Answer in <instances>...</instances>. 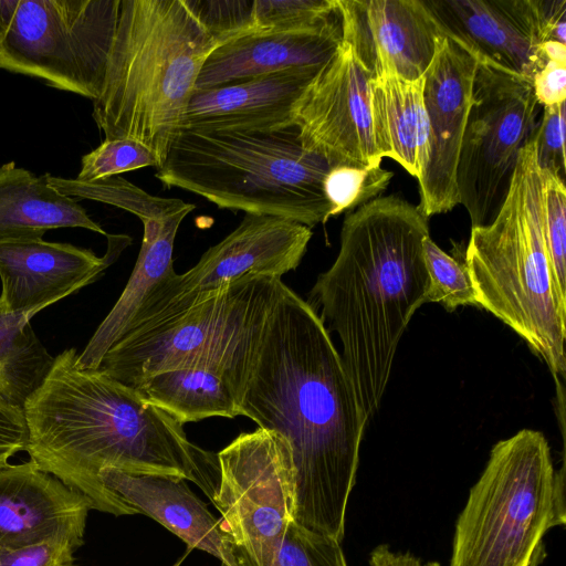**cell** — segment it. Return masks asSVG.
Returning a JSON list of instances; mask_svg holds the SVG:
<instances>
[{
    "label": "cell",
    "instance_id": "obj_39",
    "mask_svg": "<svg viewBox=\"0 0 566 566\" xmlns=\"http://www.w3.org/2000/svg\"><path fill=\"white\" fill-rule=\"evenodd\" d=\"M370 566H422L411 554L394 553L387 545L377 546L370 554Z\"/></svg>",
    "mask_w": 566,
    "mask_h": 566
},
{
    "label": "cell",
    "instance_id": "obj_34",
    "mask_svg": "<svg viewBox=\"0 0 566 566\" xmlns=\"http://www.w3.org/2000/svg\"><path fill=\"white\" fill-rule=\"evenodd\" d=\"M219 44L251 30L253 0H186Z\"/></svg>",
    "mask_w": 566,
    "mask_h": 566
},
{
    "label": "cell",
    "instance_id": "obj_27",
    "mask_svg": "<svg viewBox=\"0 0 566 566\" xmlns=\"http://www.w3.org/2000/svg\"><path fill=\"white\" fill-rule=\"evenodd\" d=\"M48 180L62 195L115 206L136 214L142 222L163 220L190 205L176 198L149 195L119 176L84 182L49 174Z\"/></svg>",
    "mask_w": 566,
    "mask_h": 566
},
{
    "label": "cell",
    "instance_id": "obj_31",
    "mask_svg": "<svg viewBox=\"0 0 566 566\" xmlns=\"http://www.w3.org/2000/svg\"><path fill=\"white\" fill-rule=\"evenodd\" d=\"M146 167H160L158 158L147 146L128 138L104 139L82 157L75 179L91 182Z\"/></svg>",
    "mask_w": 566,
    "mask_h": 566
},
{
    "label": "cell",
    "instance_id": "obj_14",
    "mask_svg": "<svg viewBox=\"0 0 566 566\" xmlns=\"http://www.w3.org/2000/svg\"><path fill=\"white\" fill-rule=\"evenodd\" d=\"M478 65L469 52L441 35L423 75L429 157L418 180V207L428 219L459 205L457 165L472 104Z\"/></svg>",
    "mask_w": 566,
    "mask_h": 566
},
{
    "label": "cell",
    "instance_id": "obj_21",
    "mask_svg": "<svg viewBox=\"0 0 566 566\" xmlns=\"http://www.w3.org/2000/svg\"><path fill=\"white\" fill-rule=\"evenodd\" d=\"M99 478L137 513L154 518L189 547L209 553L222 563L226 537L220 518L210 513L184 479L130 474L116 469H103Z\"/></svg>",
    "mask_w": 566,
    "mask_h": 566
},
{
    "label": "cell",
    "instance_id": "obj_28",
    "mask_svg": "<svg viewBox=\"0 0 566 566\" xmlns=\"http://www.w3.org/2000/svg\"><path fill=\"white\" fill-rule=\"evenodd\" d=\"M394 176L381 165L332 166L324 179L325 197L331 206V218L374 200Z\"/></svg>",
    "mask_w": 566,
    "mask_h": 566
},
{
    "label": "cell",
    "instance_id": "obj_17",
    "mask_svg": "<svg viewBox=\"0 0 566 566\" xmlns=\"http://www.w3.org/2000/svg\"><path fill=\"white\" fill-rule=\"evenodd\" d=\"M342 39L376 77L421 78L441 36L422 0H336Z\"/></svg>",
    "mask_w": 566,
    "mask_h": 566
},
{
    "label": "cell",
    "instance_id": "obj_37",
    "mask_svg": "<svg viewBox=\"0 0 566 566\" xmlns=\"http://www.w3.org/2000/svg\"><path fill=\"white\" fill-rule=\"evenodd\" d=\"M28 429L23 409L0 397V469L9 465V459L25 451Z\"/></svg>",
    "mask_w": 566,
    "mask_h": 566
},
{
    "label": "cell",
    "instance_id": "obj_40",
    "mask_svg": "<svg viewBox=\"0 0 566 566\" xmlns=\"http://www.w3.org/2000/svg\"><path fill=\"white\" fill-rule=\"evenodd\" d=\"M541 49L545 60L566 62V44L556 41H545L542 43Z\"/></svg>",
    "mask_w": 566,
    "mask_h": 566
},
{
    "label": "cell",
    "instance_id": "obj_1",
    "mask_svg": "<svg viewBox=\"0 0 566 566\" xmlns=\"http://www.w3.org/2000/svg\"><path fill=\"white\" fill-rule=\"evenodd\" d=\"M238 407L290 444L294 521L340 543L368 422L327 327L286 284L249 361Z\"/></svg>",
    "mask_w": 566,
    "mask_h": 566
},
{
    "label": "cell",
    "instance_id": "obj_29",
    "mask_svg": "<svg viewBox=\"0 0 566 566\" xmlns=\"http://www.w3.org/2000/svg\"><path fill=\"white\" fill-rule=\"evenodd\" d=\"M423 256L429 277L424 303H441L449 312L459 306H479L465 263L441 250L430 235L423 241Z\"/></svg>",
    "mask_w": 566,
    "mask_h": 566
},
{
    "label": "cell",
    "instance_id": "obj_18",
    "mask_svg": "<svg viewBox=\"0 0 566 566\" xmlns=\"http://www.w3.org/2000/svg\"><path fill=\"white\" fill-rule=\"evenodd\" d=\"M92 504L32 461L0 469V546L64 541L83 545Z\"/></svg>",
    "mask_w": 566,
    "mask_h": 566
},
{
    "label": "cell",
    "instance_id": "obj_24",
    "mask_svg": "<svg viewBox=\"0 0 566 566\" xmlns=\"http://www.w3.org/2000/svg\"><path fill=\"white\" fill-rule=\"evenodd\" d=\"M373 135L381 158L389 157L418 180L429 157L423 76L408 81L394 74L370 80Z\"/></svg>",
    "mask_w": 566,
    "mask_h": 566
},
{
    "label": "cell",
    "instance_id": "obj_33",
    "mask_svg": "<svg viewBox=\"0 0 566 566\" xmlns=\"http://www.w3.org/2000/svg\"><path fill=\"white\" fill-rule=\"evenodd\" d=\"M273 566H347L340 543L292 521Z\"/></svg>",
    "mask_w": 566,
    "mask_h": 566
},
{
    "label": "cell",
    "instance_id": "obj_10",
    "mask_svg": "<svg viewBox=\"0 0 566 566\" xmlns=\"http://www.w3.org/2000/svg\"><path fill=\"white\" fill-rule=\"evenodd\" d=\"M219 481L212 502L221 514L223 566H273L294 521L292 451L279 433L258 428L217 453Z\"/></svg>",
    "mask_w": 566,
    "mask_h": 566
},
{
    "label": "cell",
    "instance_id": "obj_16",
    "mask_svg": "<svg viewBox=\"0 0 566 566\" xmlns=\"http://www.w3.org/2000/svg\"><path fill=\"white\" fill-rule=\"evenodd\" d=\"M107 251L40 239L0 241V310L27 315L96 281L132 242L125 234L107 233Z\"/></svg>",
    "mask_w": 566,
    "mask_h": 566
},
{
    "label": "cell",
    "instance_id": "obj_9",
    "mask_svg": "<svg viewBox=\"0 0 566 566\" xmlns=\"http://www.w3.org/2000/svg\"><path fill=\"white\" fill-rule=\"evenodd\" d=\"M120 0H0V69L95 101Z\"/></svg>",
    "mask_w": 566,
    "mask_h": 566
},
{
    "label": "cell",
    "instance_id": "obj_5",
    "mask_svg": "<svg viewBox=\"0 0 566 566\" xmlns=\"http://www.w3.org/2000/svg\"><path fill=\"white\" fill-rule=\"evenodd\" d=\"M464 263L478 305L510 326L555 376H564L566 300L557 291L544 237L535 136L520 151L496 216L472 228Z\"/></svg>",
    "mask_w": 566,
    "mask_h": 566
},
{
    "label": "cell",
    "instance_id": "obj_7",
    "mask_svg": "<svg viewBox=\"0 0 566 566\" xmlns=\"http://www.w3.org/2000/svg\"><path fill=\"white\" fill-rule=\"evenodd\" d=\"M564 494L542 432L499 441L457 521L449 566H536L544 534L565 524Z\"/></svg>",
    "mask_w": 566,
    "mask_h": 566
},
{
    "label": "cell",
    "instance_id": "obj_6",
    "mask_svg": "<svg viewBox=\"0 0 566 566\" xmlns=\"http://www.w3.org/2000/svg\"><path fill=\"white\" fill-rule=\"evenodd\" d=\"M332 165L306 150L296 127L276 132L181 128L155 177L220 209L313 228L331 218L324 179Z\"/></svg>",
    "mask_w": 566,
    "mask_h": 566
},
{
    "label": "cell",
    "instance_id": "obj_32",
    "mask_svg": "<svg viewBox=\"0 0 566 566\" xmlns=\"http://www.w3.org/2000/svg\"><path fill=\"white\" fill-rule=\"evenodd\" d=\"M335 13L336 0H253L249 32L311 28Z\"/></svg>",
    "mask_w": 566,
    "mask_h": 566
},
{
    "label": "cell",
    "instance_id": "obj_3",
    "mask_svg": "<svg viewBox=\"0 0 566 566\" xmlns=\"http://www.w3.org/2000/svg\"><path fill=\"white\" fill-rule=\"evenodd\" d=\"M427 237L428 218L418 206L377 197L346 214L339 252L311 291L322 321L339 337L367 422L381 402L399 340L424 303Z\"/></svg>",
    "mask_w": 566,
    "mask_h": 566
},
{
    "label": "cell",
    "instance_id": "obj_20",
    "mask_svg": "<svg viewBox=\"0 0 566 566\" xmlns=\"http://www.w3.org/2000/svg\"><path fill=\"white\" fill-rule=\"evenodd\" d=\"M342 43L336 13L311 27L254 31L219 44L206 59L195 90L212 88L291 69H322Z\"/></svg>",
    "mask_w": 566,
    "mask_h": 566
},
{
    "label": "cell",
    "instance_id": "obj_25",
    "mask_svg": "<svg viewBox=\"0 0 566 566\" xmlns=\"http://www.w3.org/2000/svg\"><path fill=\"white\" fill-rule=\"evenodd\" d=\"M136 388L181 424L211 417L240 416V380L222 368L167 370L146 378Z\"/></svg>",
    "mask_w": 566,
    "mask_h": 566
},
{
    "label": "cell",
    "instance_id": "obj_30",
    "mask_svg": "<svg viewBox=\"0 0 566 566\" xmlns=\"http://www.w3.org/2000/svg\"><path fill=\"white\" fill-rule=\"evenodd\" d=\"M541 170V169H539ZM543 229L553 277L566 300V188L562 177L542 171Z\"/></svg>",
    "mask_w": 566,
    "mask_h": 566
},
{
    "label": "cell",
    "instance_id": "obj_26",
    "mask_svg": "<svg viewBox=\"0 0 566 566\" xmlns=\"http://www.w3.org/2000/svg\"><path fill=\"white\" fill-rule=\"evenodd\" d=\"M53 361L27 315L0 310V397L22 408Z\"/></svg>",
    "mask_w": 566,
    "mask_h": 566
},
{
    "label": "cell",
    "instance_id": "obj_23",
    "mask_svg": "<svg viewBox=\"0 0 566 566\" xmlns=\"http://www.w3.org/2000/svg\"><path fill=\"white\" fill-rule=\"evenodd\" d=\"M48 175H35L14 161L0 167V241L40 239L57 228L107 235L74 198L50 185Z\"/></svg>",
    "mask_w": 566,
    "mask_h": 566
},
{
    "label": "cell",
    "instance_id": "obj_36",
    "mask_svg": "<svg viewBox=\"0 0 566 566\" xmlns=\"http://www.w3.org/2000/svg\"><path fill=\"white\" fill-rule=\"evenodd\" d=\"M75 548L64 541H46L38 544L0 546V566H73Z\"/></svg>",
    "mask_w": 566,
    "mask_h": 566
},
{
    "label": "cell",
    "instance_id": "obj_13",
    "mask_svg": "<svg viewBox=\"0 0 566 566\" xmlns=\"http://www.w3.org/2000/svg\"><path fill=\"white\" fill-rule=\"evenodd\" d=\"M371 74L343 39L303 94L295 127L303 147L332 166L381 165L373 135Z\"/></svg>",
    "mask_w": 566,
    "mask_h": 566
},
{
    "label": "cell",
    "instance_id": "obj_22",
    "mask_svg": "<svg viewBox=\"0 0 566 566\" xmlns=\"http://www.w3.org/2000/svg\"><path fill=\"white\" fill-rule=\"evenodd\" d=\"M195 208L190 203L163 220L143 222L144 237L133 272L118 300L78 354L76 361L80 367L98 368L109 348L129 332L150 295L175 273L176 234L182 220Z\"/></svg>",
    "mask_w": 566,
    "mask_h": 566
},
{
    "label": "cell",
    "instance_id": "obj_38",
    "mask_svg": "<svg viewBox=\"0 0 566 566\" xmlns=\"http://www.w3.org/2000/svg\"><path fill=\"white\" fill-rule=\"evenodd\" d=\"M539 106H554L566 99V62L546 60L532 80Z\"/></svg>",
    "mask_w": 566,
    "mask_h": 566
},
{
    "label": "cell",
    "instance_id": "obj_8",
    "mask_svg": "<svg viewBox=\"0 0 566 566\" xmlns=\"http://www.w3.org/2000/svg\"><path fill=\"white\" fill-rule=\"evenodd\" d=\"M283 286L279 277H239L181 313L128 332L104 355L98 368L136 388L163 371L217 367L232 373L241 388Z\"/></svg>",
    "mask_w": 566,
    "mask_h": 566
},
{
    "label": "cell",
    "instance_id": "obj_15",
    "mask_svg": "<svg viewBox=\"0 0 566 566\" xmlns=\"http://www.w3.org/2000/svg\"><path fill=\"white\" fill-rule=\"evenodd\" d=\"M441 35L480 65L533 80L546 62L538 0H422Z\"/></svg>",
    "mask_w": 566,
    "mask_h": 566
},
{
    "label": "cell",
    "instance_id": "obj_35",
    "mask_svg": "<svg viewBox=\"0 0 566 566\" xmlns=\"http://www.w3.org/2000/svg\"><path fill=\"white\" fill-rule=\"evenodd\" d=\"M565 103L544 106L535 134L536 158L542 171L565 176Z\"/></svg>",
    "mask_w": 566,
    "mask_h": 566
},
{
    "label": "cell",
    "instance_id": "obj_41",
    "mask_svg": "<svg viewBox=\"0 0 566 566\" xmlns=\"http://www.w3.org/2000/svg\"><path fill=\"white\" fill-rule=\"evenodd\" d=\"M423 566H440V565L438 563H436V562H429V563H427Z\"/></svg>",
    "mask_w": 566,
    "mask_h": 566
},
{
    "label": "cell",
    "instance_id": "obj_19",
    "mask_svg": "<svg viewBox=\"0 0 566 566\" xmlns=\"http://www.w3.org/2000/svg\"><path fill=\"white\" fill-rule=\"evenodd\" d=\"M322 69H291L195 90L181 128L276 132L295 127L298 103Z\"/></svg>",
    "mask_w": 566,
    "mask_h": 566
},
{
    "label": "cell",
    "instance_id": "obj_11",
    "mask_svg": "<svg viewBox=\"0 0 566 566\" xmlns=\"http://www.w3.org/2000/svg\"><path fill=\"white\" fill-rule=\"evenodd\" d=\"M538 106L531 80L478 65L455 176L472 228L501 208L520 151L536 134Z\"/></svg>",
    "mask_w": 566,
    "mask_h": 566
},
{
    "label": "cell",
    "instance_id": "obj_12",
    "mask_svg": "<svg viewBox=\"0 0 566 566\" xmlns=\"http://www.w3.org/2000/svg\"><path fill=\"white\" fill-rule=\"evenodd\" d=\"M312 235L311 228L290 219L244 213L190 270L172 273L156 289L129 332L181 313L244 275L281 279L300 265Z\"/></svg>",
    "mask_w": 566,
    "mask_h": 566
},
{
    "label": "cell",
    "instance_id": "obj_4",
    "mask_svg": "<svg viewBox=\"0 0 566 566\" xmlns=\"http://www.w3.org/2000/svg\"><path fill=\"white\" fill-rule=\"evenodd\" d=\"M219 45L186 0H120L92 116L105 139L147 146L160 166L181 129L200 70Z\"/></svg>",
    "mask_w": 566,
    "mask_h": 566
},
{
    "label": "cell",
    "instance_id": "obj_2",
    "mask_svg": "<svg viewBox=\"0 0 566 566\" xmlns=\"http://www.w3.org/2000/svg\"><path fill=\"white\" fill-rule=\"evenodd\" d=\"M69 348L54 361L22 409L25 451L39 469L83 494L93 510L138 514L99 478L103 469L169 475L199 485L212 500L217 454L193 444L184 424L101 368L78 366Z\"/></svg>",
    "mask_w": 566,
    "mask_h": 566
}]
</instances>
